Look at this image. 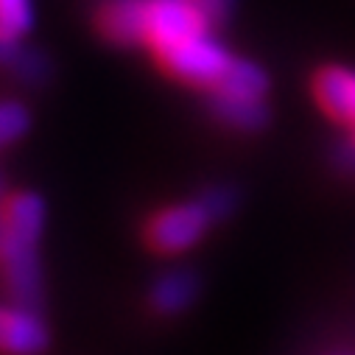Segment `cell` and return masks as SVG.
<instances>
[{
  "label": "cell",
  "mask_w": 355,
  "mask_h": 355,
  "mask_svg": "<svg viewBox=\"0 0 355 355\" xmlns=\"http://www.w3.org/2000/svg\"><path fill=\"white\" fill-rule=\"evenodd\" d=\"M213 112L224 123H230L241 132H254L266 123V118H269L263 101H257V98H230V96H213Z\"/></svg>",
  "instance_id": "10"
},
{
  "label": "cell",
  "mask_w": 355,
  "mask_h": 355,
  "mask_svg": "<svg viewBox=\"0 0 355 355\" xmlns=\"http://www.w3.org/2000/svg\"><path fill=\"white\" fill-rule=\"evenodd\" d=\"M313 96L330 118L355 126V70L349 67L319 70L313 78Z\"/></svg>",
  "instance_id": "6"
},
{
  "label": "cell",
  "mask_w": 355,
  "mask_h": 355,
  "mask_svg": "<svg viewBox=\"0 0 355 355\" xmlns=\"http://www.w3.org/2000/svg\"><path fill=\"white\" fill-rule=\"evenodd\" d=\"M216 218L202 199L154 210L143 224V243L154 254H182L193 249Z\"/></svg>",
  "instance_id": "3"
},
{
  "label": "cell",
  "mask_w": 355,
  "mask_h": 355,
  "mask_svg": "<svg viewBox=\"0 0 355 355\" xmlns=\"http://www.w3.org/2000/svg\"><path fill=\"white\" fill-rule=\"evenodd\" d=\"M210 15L196 0H143V45L154 56L210 34Z\"/></svg>",
  "instance_id": "2"
},
{
  "label": "cell",
  "mask_w": 355,
  "mask_h": 355,
  "mask_svg": "<svg viewBox=\"0 0 355 355\" xmlns=\"http://www.w3.org/2000/svg\"><path fill=\"white\" fill-rule=\"evenodd\" d=\"M34 26L31 0H0V37L23 40Z\"/></svg>",
  "instance_id": "11"
},
{
  "label": "cell",
  "mask_w": 355,
  "mask_h": 355,
  "mask_svg": "<svg viewBox=\"0 0 355 355\" xmlns=\"http://www.w3.org/2000/svg\"><path fill=\"white\" fill-rule=\"evenodd\" d=\"M28 110L17 101H0V151L15 146L28 132Z\"/></svg>",
  "instance_id": "13"
},
{
  "label": "cell",
  "mask_w": 355,
  "mask_h": 355,
  "mask_svg": "<svg viewBox=\"0 0 355 355\" xmlns=\"http://www.w3.org/2000/svg\"><path fill=\"white\" fill-rule=\"evenodd\" d=\"M196 3L210 15V20L216 23V20H221L224 17V12H227V3L230 0H196Z\"/></svg>",
  "instance_id": "15"
},
{
  "label": "cell",
  "mask_w": 355,
  "mask_h": 355,
  "mask_svg": "<svg viewBox=\"0 0 355 355\" xmlns=\"http://www.w3.org/2000/svg\"><path fill=\"white\" fill-rule=\"evenodd\" d=\"M23 40H6V37H0V67H9L20 76H37L42 73V59L31 51H26L20 45Z\"/></svg>",
  "instance_id": "12"
},
{
  "label": "cell",
  "mask_w": 355,
  "mask_h": 355,
  "mask_svg": "<svg viewBox=\"0 0 355 355\" xmlns=\"http://www.w3.org/2000/svg\"><path fill=\"white\" fill-rule=\"evenodd\" d=\"M269 90V78L254 62L232 59L230 70L221 76V81L213 87V96H230V98H257L263 101Z\"/></svg>",
  "instance_id": "9"
},
{
  "label": "cell",
  "mask_w": 355,
  "mask_h": 355,
  "mask_svg": "<svg viewBox=\"0 0 355 355\" xmlns=\"http://www.w3.org/2000/svg\"><path fill=\"white\" fill-rule=\"evenodd\" d=\"M202 202H205V207L210 210V216H213V218L227 216V213H230V207H232V196H230L224 188H213V191H207V193L202 196Z\"/></svg>",
  "instance_id": "14"
},
{
  "label": "cell",
  "mask_w": 355,
  "mask_h": 355,
  "mask_svg": "<svg viewBox=\"0 0 355 355\" xmlns=\"http://www.w3.org/2000/svg\"><path fill=\"white\" fill-rule=\"evenodd\" d=\"M352 143H355V137H352Z\"/></svg>",
  "instance_id": "17"
},
{
  "label": "cell",
  "mask_w": 355,
  "mask_h": 355,
  "mask_svg": "<svg viewBox=\"0 0 355 355\" xmlns=\"http://www.w3.org/2000/svg\"><path fill=\"white\" fill-rule=\"evenodd\" d=\"M48 347V327L31 305H0V355H40Z\"/></svg>",
  "instance_id": "5"
},
{
  "label": "cell",
  "mask_w": 355,
  "mask_h": 355,
  "mask_svg": "<svg viewBox=\"0 0 355 355\" xmlns=\"http://www.w3.org/2000/svg\"><path fill=\"white\" fill-rule=\"evenodd\" d=\"M154 59L159 62V67L168 76L188 81V84H196V87H216L232 64L230 51L221 42H216L210 34L180 42L176 48H171V51H165Z\"/></svg>",
  "instance_id": "4"
},
{
  "label": "cell",
  "mask_w": 355,
  "mask_h": 355,
  "mask_svg": "<svg viewBox=\"0 0 355 355\" xmlns=\"http://www.w3.org/2000/svg\"><path fill=\"white\" fill-rule=\"evenodd\" d=\"M0 191H3V180H0Z\"/></svg>",
  "instance_id": "16"
},
{
  "label": "cell",
  "mask_w": 355,
  "mask_h": 355,
  "mask_svg": "<svg viewBox=\"0 0 355 355\" xmlns=\"http://www.w3.org/2000/svg\"><path fill=\"white\" fill-rule=\"evenodd\" d=\"M45 221V205L37 193L15 191L0 196V283L20 305L40 297L37 241Z\"/></svg>",
  "instance_id": "1"
},
{
  "label": "cell",
  "mask_w": 355,
  "mask_h": 355,
  "mask_svg": "<svg viewBox=\"0 0 355 355\" xmlns=\"http://www.w3.org/2000/svg\"><path fill=\"white\" fill-rule=\"evenodd\" d=\"M193 297H196L193 275L182 272V269H173V272H165L154 280V286L148 291V305L154 313L176 316L193 302Z\"/></svg>",
  "instance_id": "8"
},
{
  "label": "cell",
  "mask_w": 355,
  "mask_h": 355,
  "mask_svg": "<svg viewBox=\"0 0 355 355\" xmlns=\"http://www.w3.org/2000/svg\"><path fill=\"white\" fill-rule=\"evenodd\" d=\"M98 28L115 45H143V0H107Z\"/></svg>",
  "instance_id": "7"
}]
</instances>
